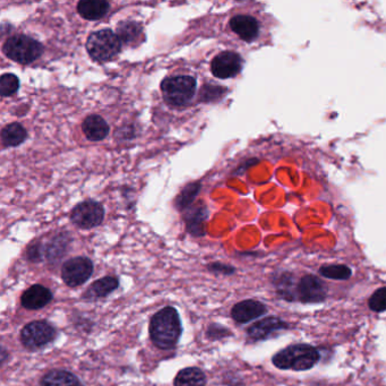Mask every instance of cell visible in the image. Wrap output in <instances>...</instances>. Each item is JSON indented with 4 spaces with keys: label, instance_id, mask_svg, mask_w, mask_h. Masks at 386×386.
<instances>
[{
    "label": "cell",
    "instance_id": "19",
    "mask_svg": "<svg viewBox=\"0 0 386 386\" xmlns=\"http://www.w3.org/2000/svg\"><path fill=\"white\" fill-rule=\"evenodd\" d=\"M207 377L204 373L196 367L182 369L175 378V386H205Z\"/></svg>",
    "mask_w": 386,
    "mask_h": 386
},
{
    "label": "cell",
    "instance_id": "22",
    "mask_svg": "<svg viewBox=\"0 0 386 386\" xmlns=\"http://www.w3.org/2000/svg\"><path fill=\"white\" fill-rule=\"evenodd\" d=\"M142 33V26L137 22H121L117 26V35L126 44H135Z\"/></svg>",
    "mask_w": 386,
    "mask_h": 386
},
{
    "label": "cell",
    "instance_id": "3",
    "mask_svg": "<svg viewBox=\"0 0 386 386\" xmlns=\"http://www.w3.org/2000/svg\"><path fill=\"white\" fill-rule=\"evenodd\" d=\"M3 51L14 62L19 64H31L37 58H40L44 53V46L39 41L28 35H12L3 44Z\"/></svg>",
    "mask_w": 386,
    "mask_h": 386
},
{
    "label": "cell",
    "instance_id": "16",
    "mask_svg": "<svg viewBox=\"0 0 386 386\" xmlns=\"http://www.w3.org/2000/svg\"><path fill=\"white\" fill-rule=\"evenodd\" d=\"M110 5L103 0H83L78 5L80 15L85 19L96 21L103 19L109 12Z\"/></svg>",
    "mask_w": 386,
    "mask_h": 386
},
{
    "label": "cell",
    "instance_id": "2",
    "mask_svg": "<svg viewBox=\"0 0 386 386\" xmlns=\"http://www.w3.org/2000/svg\"><path fill=\"white\" fill-rule=\"evenodd\" d=\"M319 359V353L308 344H295L278 352L273 357V364L280 369L307 371L314 367Z\"/></svg>",
    "mask_w": 386,
    "mask_h": 386
},
{
    "label": "cell",
    "instance_id": "21",
    "mask_svg": "<svg viewBox=\"0 0 386 386\" xmlns=\"http://www.w3.org/2000/svg\"><path fill=\"white\" fill-rule=\"evenodd\" d=\"M207 219V211L201 207H196V210L189 212L186 216L187 229L193 236H203L205 234V220Z\"/></svg>",
    "mask_w": 386,
    "mask_h": 386
},
{
    "label": "cell",
    "instance_id": "12",
    "mask_svg": "<svg viewBox=\"0 0 386 386\" xmlns=\"http://www.w3.org/2000/svg\"><path fill=\"white\" fill-rule=\"evenodd\" d=\"M230 28L236 35L246 42L256 39L260 32V25L256 19L248 15H237L230 19Z\"/></svg>",
    "mask_w": 386,
    "mask_h": 386
},
{
    "label": "cell",
    "instance_id": "15",
    "mask_svg": "<svg viewBox=\"0 0 386 386\" xmlns=\"http://www.w3.org/2000/svg\"><path fill=\"white\" fill-rule=\"evenodd\" d=\"M83 133L87 139L92 142H99L103 141L105 137H108L109 125L103 117H100L98 114H92L83 121L82 125Z\"/></svg>",
    "mask_w": 386,
    "mask_h": 386
},
{
    "label": "cell",
    "instance_id": "26",
    "mask_svg": "<svg viewBox=\"0 0 386 386\" xmlns=\"http://www.w3.org/2000/svg\"><path fill=\"white\" fill-rule=\"evenodd\" d=\"M369 307L376 313L386 310V287L375 291L369 299Z\"/></svg>",
    "mask_w": 386,
    "mask_h": 386
},
{
    "label": "cell",
    "instance_id": "11",
    "mask_svg": "<svg viewBox=\"0 0 386 386\" xmlns=\"http://www.w3.org/2000/svg\"><path fill=\"white\" fill-rule=\"evenodd\" d=\"M266 307L256 300H244L234 306L231 310L232 318L240 324L254 321L260 316L264 315Z\"/></svg>",
    "mask_w": 386,
    "mask_h": 386
},
{
    "label": "cell",
    "instance_id": "6",
    "mask_svg": "<svg viewBox=\"0 0 386 386\" xmlns=\"http://www.w3.org/2000/svg\"><path fill=\"white\" fill-rule=\"evenodd\" d=\"M56 337V330L46 321L28 323L21 332V341L30 350L40 349Z\"/></svg>",
    "mask_w": 386,
    "mask_h": 386
},
{
    "label": "cell",
    "instance_id": "23",
    "mask_svg": "<svg viewBox=\"0 0 386 386\" xmlns=\"http://www.w3.org/2000/svg\"><path fill=\"white\" fill-rule=\"evenodd\" d=\"M319 273L325 278L332 279V280H348L351 277L350 267L340 264L322 266Z\"/></svg>",
    "mask_w": 386,
    "mask_h": 386
},
{
    "label": "cell",
    "instance_id": "17",
    "mask_svg": "<svg viewBox=\"0 0 386 386\" xmlns=\"http://www.w3.org/2000/svg\"><path fill=\"white\" fill-rule=\"evenodd\" d=\"M118 287H119V281L117 279L114 278V277H105L100 280H96L87 289V292L84 294V298H87V299L103 298V297L108 296V295L114 292Z\"/></svg>",
    "mask_w": 386,
    "mask_h": 386
},
{
    "label": "cell",
    "instance_id": "5",
    "mask_svg": "<svg viewBox=\"0 0 386 386\" xmlns=\"http://www.w3.org/2000/svg\"><path fill=\"white\" fill-rule=\"evenodd\" d=\"M166 101L175 107H182L192 101L196 92V80L192 76H173L161 84Z\"/></svg>",
    "mask_w": 386,
    "mask_h": 386
},
{
    "label": "cell",
    "instance_id": "4",
    "mask_svg": "<svg viewBox=\"0 0 386 386\" xmlns=\"http://www.w3.org/2000/svg\"><path fill=\"white\" fill-rule=\"evenodd\" d=\"M87 53L96 62H109L121 53V41L112 30H100L89 37Z\"/></svg>",
    "mask_w": 386,
    "mask_h": 386
},
{
    "label": "cell",
    "instance_id": "25",
    "mask_svg": "<svg viewBox=\"0 0 386 386\" xmlns=\"http://www.w3.org/2000/svg\"><path fill=\"white\" fill-rule=\"evenodd\" d=\"M19 89V80L16 75L3 74L0 78V93L3 96H10Z\"/></svg>",
    "mask_w": 386,
    "mask_h": 386
},
{
    "label": "cell",
    "instance_id": "9",
    "mask_svg": "<svg viewBox=\"0 0 386 386\" xmlns=\"http://www.w3.org/2000/svg\"><path fill=\"white\" fill-rule=\"evenodd\" d=\"M243 69V58L238 53L225 51L216 57L211 64V71L218 78H235Z\"/></svg>",
    "mask_w": 386,
    "mask_h": 386
},
{
    "label": "cell",
    "instance_id": "29",
    "mask_svg": "<svg viewBox=\"0 0 386 386\" xmlns=\"http://www.w3.org/2000/svg\"><path fill=\"white\" fill-rule=\"evenodd\" d=\"M209 270L212 272L218 273V274L229 275L235 272V269L232 266L226 265V264H221V263H213L209 265Z\"/></svg>",
    "mask_w": 386,
    "mask_h": 386
},
{
    "label": "cell",
    "instance_id": "13",
    "mask_svg": "<svg viewBox=\"0 0 386 386\" xmlns=\"http://www.w3.org/2000/svg\"><path fill=\"white\" fill-rule=\"evenodd\" d=\"M51 300H53V292L48 288L41 284H35L23 294L22 305L25 308L35 310V309L44 308Z\"/></svg>",
    "mask_w": 386,
    "mask_h": 386
},
{
    "label": "cell",
    "instance_id": "18",
    "mask_svg": "<svg viewBox=\"0 0 386 386\" xmlns=\"http://www.w3.org/2000/svg\"><path fill=\"white\" fill-rule=\"evenodd\" d=\"M41 386H84L74 374L66 371H51L41 380Z\"/></svg>",
    "mask_w": 386,
    "mask_h": 386
},
{
    "label": "cell",
    "instance_id": "28",
    "mask_svg": "<svg viewBox=\"0 0 386 386\" xmlns=\"http://www.w3.org/2000/svg\"><path fill=\"white\" fill-rule=\"evenodd\" d=\"M228 328H225L221 325L213 324L211 325L209 330H207V337L211 339H221V337H227L229 335Z\"/></svg>",
    "mask_w": 386,
    "mask_h": 386
},
{
    "label": "cell",
    "instance_id": "14",
    "mask_svg": "<svg viewBox=\"0 0 386 386\" xmlns=\"http://www.w3.org/2000/svg\"><path fill=\"white\" fill-rule=\"evenodd\" d=\"M286 328L287 323L280 318L267 317L252 325L247 330V334L252 340H264L271 334Z\"/></svg>",
    "mask_w": 386,
    "mask_h": 386
},
{
    "label": "cell",
    "instance_id": "8",
    "mask_svg": "<svg viewBox=\"0 0 386 386\" xmlns=\"http://www.w3.org/2000/svg\"><path fill=\"white\" fill-rule=\"evenodd\" d=\"M105 218L103 205L94 201L80 203L71 212V219L76 226L83 229L94 228L101 225Z\"/></svg>",
    "mask_w": 386,
    "mask_h": 386
},
{
    "label": "cell",
    "instance_id": "10",
    "mask_svg": "<svg viewBox=\"0 0 386 386\" xmlns=\"http://www.w3.org/2000/svg\"><path fill=\"white\" fill-rule=\"evenodd\" d=\"M298 297L303 303H321L326 298L328 289L321 279L314 275H306L300 280L297 288Z\"/></svg>",
    "mask_w": 386,
    "mask_h": 386
},
{
    "label": "cell",
    "instance_id": "27",
    "mask_svg": "<svg viewBox=\"0 0 386 386\" xmlns=\"http://www.w3.org/2000/svg\"><path fill=\"white\" fill-rule=\"evenodd\" d=\"M291 284H292V280H291L290 277L283 275L281 280L275 286V288L278 289L279 294L282 295L286 299L290 300V297L289 296H292V290L290 289Z\"/></svg>",
    "mask_w": 386,
    "mask_h": 386
},
{
    "label": "cell",
    "instance_id": "30",
    "mask_svg": "<svg viewBox=\"0 0 386 386\" xmlns=\"http://www.w3.org/2000/svg\"><path fill=\"white\" fill-rule=\"evenodd\" d=\"M28 257L31 261H40V249H39V246H35V247H31L28 249Z\"/></svg>",
    "mask_w": 386,
    "mask_h": 386
},
{
    "label": "cell",
    "instance_id": "1",
    "mask_svg": "<svg viewBox=\"0 0 386 386\" xmlns=\"http://www.w3.org/2000/svg\"><path fill=\"white\" fill-rule=\"evenodd\" d=\"M150 335L159 349H173L182 335L179 314L173 307L161 309L151 319Z\"/></svg>",
    "mask_w": 386,
    "mask_h": 386
},
{
    "label": "cell",
    "instance_id": "7",
    "mask_svg": "<svg viewBox=\"0 0 386 386\" xmlns=\"http://www.w3.org/2000/svg\"><path fill=\"white\" fill-rule=\"evenodd\" d=\"M93 263L87 257H75L62 265V278L69 287H78L90 279Z\"/></svg>",
    "mask_w": 386,
    "mask_h": 386
},
{
    "label": "cell",
    "instance_id": "20",
    "mask_svg": "<svg viewBox=\"0 0 386 386\" xmlns=\"http://www.w3.org/2000/svg\"><path fill=\"white\" fill-rule=\"evenodd\" d=\"M28 134L24 127L17 123L7 125L1 132V141L5 146H17L26 139Z\"/></svg>",
    "mask_w": 386,
    "mask_h": 386
},
{
    "label": "cell",
    "instance_id": "24",
    "mask_svg": "<svg viewBox=\"0 0 386 386\" xmlns=\"http://www.w3.org/2000/svg\"><path fill=\"white\" fill-rule=\"evenodd\" d=\"M200 188H201V185L198 182H194V184H189L187 187H186L182 193H180L179 196L177 198V207L179 210H184V209H187L188 205L192 203L193 200H194L195 196L200 192Z\"/></svg>",
    "mask_w": 386,
    "mask_h": 386
}]
</instances>
